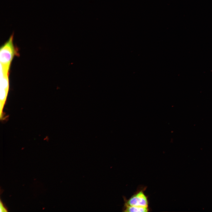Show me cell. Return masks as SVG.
Instances as JSON below:
<instances>
[{
	"label": "cell",
	"instance_id": "cell-1",
	"mask_svg": "<svg viewBox=\"0 0 212 212\" xmlns=\"http://www.w3.org/2000/svg\"><path fill=\"white\" fill-rule=\"evenodd\" d=\"M13 34L1 47L0 51V67L9 71L12 60L17 52L13 44Z\"/></svg>",
	"mask_w": 212,
	"mask_h": 212
},
{
	"label": "cell",
	"instance_id": "cell-2",
	"mask_svg": "<svg viewBox=\"0 0 212 212\" xmlns=\"http://www.w3.org/2000/svg\"><path fill=\"white\" fill-rule=\"evenodd\" d=\"M9 71L0 68V118H3V110L7 96L9 87Z\"/></svg>",
	"mask_w": 212,
	"mask_h": 212
},
{
	"label": "cell",
	"instance_id": "cell-3",
	"mask_svg": "<svg viewBox=\"0 0 212 212\" xmlns=\"http://www.w3.org/2000/svg\"><path fill=\"white\" fill-rule=\"evenodd\" d=\"M124 205L134 206L148 207L149 202L147 196L143 190L137 191L129 198H124Z\"/></svg>",
	"mask_w": 212,
	"mask_h": 212
},
{
	"label": "cell",
	"instance_id": "cell-4",
	"mask_svg": "<svg viewBox=\"0 0 212 212\" xmlns=\"http://www.w3.org/2000/svg\"><path fill=\"white\" fill-rule=\"evenodd\" d=\"M148 207L130 206L124 205L123 211L125 212H148L149 211Z\"/></svg>",
	"mask_w": 212,
	"mask_h": 212
},
{
	"label": "cell",
	"instance_id": "cell-5",
	"mask_svg": "<svg viewBox=\"0 0 212 212\" xmlns=\"http://www.w3.org/2000/svg\"><path fill=\"white\" fill-rule=\"evenodd\" d=\"M0 210L1 212L8 211L7 209L4 206L3 203L1 202V200L0 202Z\"/></svg>",
	"mask_w": 212,
	"mask_h": 212
}]
</instances>
